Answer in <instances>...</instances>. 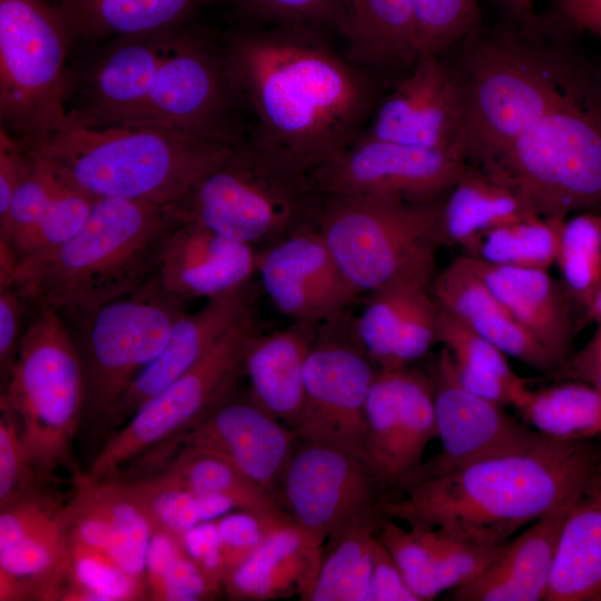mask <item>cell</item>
Returning a JSON list of instances; mask_svg holds the SVG:
<instances>
[{"mask_svg":"<svg viewBox=\"0 0 601 601\" xmlns=\"http://www.w3.org/2000/svg\"><path fill=\"white\" fill-rule=\"evenodd\" d=\"M230 79L252 112L249 135L312 173L353 142L371 118V75L307 26L277 24L224 40Z\"/></svg>","mask_w":601,"mask_h":601,"instance_id":"cell-1","label":"cell"},{"mask_svg":"<svg viewBox=\"0 0 601 601\" xmlns=\"http://www.w3.org/2000/svg\"><path fill=\"white\" fill-rule=\"evenodd\" d=\"M601 465V441L541 434L444 473L421 476L383 503L385 516L502 546L572 497Z\"/></svg>","mask_w":601,"mask_h":601,"instance_id":"cell-2","label":"cell"},{"mask_svg":"<svg viewBox=\"0 0 601 601\" xmlns=\"http://www.w3.org/2000/svg\"><path fill=\"white\" fill-rule=\"evenodd\" d=\"M515 21L484 36L479 29L451 47L454 60L444 59L460 93L469 161L475 165L499 156L582 73L554 40V20L532 14Z\"/></svg>","mask_w":601,"mask_h":601,"instance_id":"cell-3","label":"cell"},{"mask_svg":"<svg viewBox=\"0 0 601 601\" xmlns=\"http://www.w3.org/2000/svg\"><path fill=\"white\" fill-rule=\"evenodd\" d=\"M184 220L175 204L96 199L71 239L19 266L14 287L33 308L49 307L81 324L157 272L170 236Z\"/></svg>","mask_w":601,"mask_h":601,"instance_id":"cell-4","label":"cell"},{"mask_svg":"<svg viewBox=\"0 0 601 601\" xmlns=\"http://www.w3.org/2000/svg\"><path fill=\"white\" fill-rule=\"evenodd\" d=\"M231 147L175 127L105 121L68 110L48 139L28 148L95 199L178 205Z\"/></svg>","mask_w":601,"mask_h":601,"instance_id":"cell-5","label":"cell"},{"mask_svg":"<svg viewBox=\"0 0 601 601\" xmlns=\"http://www.w3.org/2000/svg\"><path fill=\"white\" fill-rule=\"evenodd\" d=\"M581 75L499 156L477 165L542 217L601 209V97Z\"/></svg>","mask_w":601,"mask_h":601,"instance_id":"cell-6","label":"cell"},{"mask_svg":"<svg viewBox=\"0 0 601 601\" xmlns=\"http://www.w3.org/2000/svg\"><path fill=\"white\" fill-rule=\"evenodd\" d=\"M322 204L311 173L248 134L178 207L186 220L254 247L317 226Z\"/></svg>","mask_w":601,"mask_h":601,"instance_id":"cell-7","label":"cell"},{"mask_svg":"<svg viewBox=\"0 0 601 601\" xmlns=\"http://www.w3.org/2000/svg\"><path fill=\"white\" fill-rule=\"evenodd\" d=\"M35 309L0 400L14 414L38 471L50 479L65 469L73 477L80 472L73 443L86 406L82 358L67 319L49 307Z\"/></svg>","mask_w":601,"mask_h":601,"instance_id":"cell-8","label":"cell"},{"mask_svg":"<svg viewBox=\"0 0 601 601\" xmlns=\"http://www.w3.org/2000/svg\"><path fill=\"white\" fill-rule=\"evenodd\" d=\"M444 198L410 203L325 197L317 229L359 294L405 278L432 285L436 253L446 245Z\"/></svg>","mask_w":601,"mask_h":601,"instance_id":"cell-9","label":"cell"},{"mask_svg":"<svg viewBox=\"0 0 601 601\" xmlns=\"http://www.w3.org/2000/svg\"><path fill=\"white\" fill-rule=\"evenodd\" d=\"M75 37L50 0H0L1 126L35 147L68 114Z\"/></svg>","mask_w":601,"mask_h":601,"instance_id":"cell-10","label":"cell"},{"mask_svg":"<svg viewBox=\"0 0 601 601\" xmlns=\"http://www.w3.org/2000/svg\"><path fill=\"white\" fill-rule=\"evenodd\" d=\"M186 299L168 292L157 272L135 290L96 311L80 325L86 377L85 413L101 432L128 388L165 348Z\"/></svg>","mask_w":601,"mask_h":601,"instance_id":"cell-11","label":"cell"},{"mask_svg":"<svg viewBox=\"0 0 601 601\" xmlns=\"http://www.w3.org/2000/svg\"><path fill=\"white\" fill-rule=\"evenodd\" d=\"M256 307L230 327L188 371L111 432L85 474L118 475L134 462L190 428L230 397L244 372L250 339L259 332Z\"/></svg>","mask_w":601,"mask_h":601,"instance_id":"cell-12","label":"cell"},{"mask_svg":"<svg viewBox=\"0 0 601 601\" xmlns=\"http://www.w3.org/2000/svg\"><path fill=\"white\" fill-rule=\"evenodd\" d=\"M188 21L173 27L137 124L175 127L234 146L250 127L229 76L224 41Z\"/></svg>","mask_w":601,"mask_h":601,"instance_id":"cell-13","label":"cell"},{"mask_svg":"<svg viewBox=\"0 0 601 601\" xmlns=\"http://www.w3.org/2000/svg\"><path fill=\"white\" fill-rule=\"evenodd\" d=\"M467 162L465 148H425L359 134L311 177L323 198L426 203L444 198Z\"/></svg>","mask_w":601,"mask_h":601,"instance_id":"cell-14","label":"cell"},{"mask_svg":"<svg viewBox=\"0 0 601 601\" xmlns=\"http://www.w3.org/2000/svg\"><path fill=\"white\" fill-rule=\"evenodd\" d=\"M387 494L372 467L346 451L299 441L287 465L282 503L324 549L348 530L380 523Z\"/></svg>","mask_w":601,"mask_h":601,"instance_id":"cell-15","label":"cell"},{"mask_svg":"<svg viewBox=\"0 0 601 601\" xmlns=\"http://www.w3.org/2000/svg\"><path fill=\"white\" fill-rule=\"evenodd\" d=\"M365 411L368 464L388 499L416 477L437 437L432 374L408 366L377 371Z\"/></svg>","mask_w":601,"mask_h":601,"instance_id":"cell-16","label":"cell"},{"mask_svg":"<svg viewBox=\"0 0 601 601\" xmlns=\"http://www.w3.org/2000/svg\"><path fill=\"white\" fill-rule=\"evenodd\" d=\"M376 372L357 344L316 339L305 363L306 400L293 430L297 439L368 463L365 408Z\"/></svg>","mask_w":601,"mask_h":601,"instance_id":"cell-17","label":"cell"},{"mask_svg":"<svg viewBox=\"0 0 601 601\" xmlns=\"http://www.w3.org/2000/svg\"><path fill=\"white\" fill-rule=\"evenodd\" d=\"M63 505L46 491L0 508V600H63L70 555Z\"/></svg>","mask_w":601,"mask_h":601,"instance_id":"cell-18","label":"cell"},{"mask_svg":"<svg viewBox=\"0 0 601 601\" xmlns=\"http://www.w3.org/2000/svg\"><path fill=\"white\" fill-rule=\"evenodd\" d=\"M297 443L292 428L254 401L231 395L179 436L142 456L140 463L154 470L181 447L207 449L234 462L283 506V480Z\"/></svg>","mask_w":601,"mask_h":601,"instance_id":"cell-19","label":"cell"},{"mask_svg":"<svg viewBox=\"0 0 601 601\" xmlns=\"http://www.w3.org/2000/svg\"><path fill=\"white\" fill-rule=\"evenodd\" d=\"M256 275L274 306L293 322L337 324L359 293L347 280L317 226L264 246Z\"/></svg>","mask_w":601,"mask_h":601,"instance_id":"cell-20","label":"cell"},{"mask_svg":"<svg viewBox=\"0 0 601 601\" xmlns=\"http://www.w3.org/2000/svg\"><path fill=\"white\" fill-rule=\"evenodd\" d=\"M363 135L425 148H465L460 93L442 55H422L375 107Z\"/></svg>","mask_w":601,"mask_h":601,"instance_id":"cell-21","label":"cell"},{"mask_svg":"<svg viewBox=\"0 0 601 601\" xmlns=\"http://www.w3.org/2000/svg\"><path fill=\"white\" fill-rule=\"evenodd\" d=\"M432 377L442 450L423 464L414 480L444 473L540 434L509 415L504 406L465 390L455 376L452 356L444 346L435 361Z\"/></svg>","mask_w":601,"mask_h":601,"instance_id":"cell-22","label":"cell"},{"mask_svg":"<svg viewBox=\"0 0 601 601\" xmlns=\"http://www.w3.org/2000/svg\"><path fill=\"white\" fill-rule=\"evenodd\" d=\"M73 482V495L62 510L68 535L108 553L146 583L154 525L139 493L126 480H92L81 471Z\"/></svg>","mask_w":601,"mask_h":601,"instance_id":"cell-23","label":"cell"},{"mask_svg":"<svg viewBox=\"0 0 601 601\" xmlns=\"http://www.w3.org/2000/svg\"><path fill=\"white\" fill-rule=\"evenodd\" d=\"M431 286L405 278L368 293L354 334L377 371L407 367L437 343L440 307Z\"/></svg>","mask_w":601,"mask_h":601,"instance_id":"cell-24","label":"cell"},{"mask_svg":"<svg viewBox=\"0 0 601 601\" xmlns=\"http://www.w3.org/2000/svg\"><path fill=\"white\" fill-rule=\"evenodd\" d=\"M257 290L250 280L207 298L196 312H186L175 324L162 352L132 382L119 403L108 435L142 404L196 364L238 321L255 308Z\"/></svg>","mask_w":601,"mask_h":601,"instance_id":"cell-25","label":"cell"},{"mask_svg":"<svg viewBox=\"0 0 601 601\" xmlns=\"http://www.w3.org/2000/svg\"><path fill=\"white\" fill-rule=\"evenodd\" d=\"M253 246L184 220L170 236L158 278L183 299L210 298L243 286L256 275Z\"/></svg>","mask_w":601,"mask_h":601,"instance_id":"cell-26","label":"cell"},{"mask_svg":"<svg viewBox=\"0 0 601 601\" xmlns=\"http://www.w3.org/2000/svg\"><path fill=\"white\" fill-rule=\"evenodd\" d=\"M377 538L388 550L420 601L433 600L480 575L502 546H487L436 528L401 526L385 516Z\"/></svg>","mask_w":601,"mask_h":601,"instance_id":"cell-27","label":"cell"},{"mask_svg":"<svg viewBox=\"0 0 601 601\" xmlns=\"http://www.w3.org/2000/svg\"><path fill=\"white\" fill-rule=\"evenodd\" d=\"M461 259L564 367L570 359L574 326L572 299L563 283L545 269L492 265L466 255Z\"/></svg>","mask_w":601,"mask_h":601,"instance_id":"cell-28","label":"cell"},{"mask_svg":"<svg viewBox=\"0 0 601 601\" xmlns=\"http://www.w3.org/2000/svg\"><path fill=\"white\" fill-rule=\"evenodd\" d=\"M578 492L509 541L480 575L453 589V599L544 601L560 530Z\"/></svg>","mask_w":601,"mask_h":601,"instance_id":"cell-29","label":"cell"},{"mask_svg":"<svg viewBox=\"0 0 601 601\" xmlns=\"http://www.w3.org/2000/svg\"><path fill=\"white\" fill-rule=\"evenodd\" d=\"M324 545L296 522L268 530L255 551L223 581L234 600H275L298 595L306 601Z\"/></svg>","mask_w":601,"mask_h":601,"instance_id":"cell-30","label":"cell"},{"mask_svg":"<svg viewBox=\"0 0 601 601\" xmlns=\"http://www.w3.org/2000/svg\"><path fill=\"white\" fill-rule=\"evenodd\" d=\"M432 294L440 307L490 341L506 356L542 372L560 368L461 257L435 275Z\"/></svg>","mask_w":601,"mask_h":601,"instance_id":"cell-31","label":"cell"},{"mask_svg":"<svg viewBox=\"0 0 601 601\" xmlns=\"http://www.w3.org/2000/svg\"><path fill=\"white\" fill-rule=\"evenodd\" d=\"M317 326L293 322L288 327L250 339L244 372L250 400L294 430L306 400L305 363L317 339Z\"/></svg>","mask_w":601,"mask_h":601,"instance_id":"cell-32","label":"cell"},{"mask_svg":"<svg viewBox=\"0 0 601 601\" xmlns=\"http://www.w3.org/2000/svg\"><path fill=\"white\" fill-rule=\"evenodd\" d=\"M334 23L357 66L408 71L420 57L415 0H339Z\"/></svg>","mask_w":601,"mask_h":601,"instance_id":"cell-33","label":"cell"},{"mask_svg":"<svg viewBox=\"0 0 601 601\" xmlns=\"http://www.w3.org/2000/svg\"><path fill=\"white\" fill-rule=\"evenodd\" d=\"M544 601H601V465L564 518Z\"/></svg>","mask_w":601,"mask_h":601,"instance_id":"cell-34","label":"cell"},{"mask_svg":"<svg viewBox=\"0 0 601 601\" xmlns=\"http://www.w3.org/2000/svg\"><path fill=\"white\" fill-rule=\"evenodd\" d=\"M148 475H157L195 494L226 497L236 509L256 515L268 529L295 522L276 500L234 462L207 449L181 447Z\"/></svg>","mask_w":601,"mask_h":601,"instance_id":"cell-35","label":"cell"},{"mask_svg":"<svg viewBox=\"0 0 601 601\" xmlns=\"http://www.w3.org/2000/svg\"><path fill=\"white\" fill-rule=\"evenodd\" d=\"M75 40L95 45L188 21L199 8L231 0H50Z\"/></svg>","mask_w":601,"mask_h":601,"instance_id":"cell-36","label":"cell"},{"mask_svg":"<svg viewBox=\"0 0 601 601\" xmlns=\"http://www.w3.org/2000/svg\"><path fill=\"white\" fill-rule=\"evenodd\" d=\"M437 343L450 352L455 376L469 392L515 408L529 394L531 388L512 370L506 355L442 307L439 311Z\"/></svg>","mask_w":601,"mask_h":601,"instance_id":"cell-37","label":"cell"},{"mask_svg":"<svg viewBox=\"0 0 601 601\" xmlns=\"http://www.w3.org/2000/svg\"><path fill=\"white\" fill-rule=\"evenodd\" d=\"M532 214L511 188L469 161L443 200L446 245H460L465 250L483 233Z\"/></svg>","mask_w":601,"mask_h":601,"instance_id":"cell-38","label":"cell"},{"mask_svg":"<svg viewBox=\"0 0 601 601\" xmlns=\"http://www.w3.org/2000/svg\"><path fill=\"white\" fill-rule=\"evenodd\" d=\"M516 410L530 427L545 437L601 439V390L583 381L531 390Z\"/></svg>","mask_w":601,"mask_h":601,"instance_id":"cell-39","label":"cell"},{"mask_svg":"<svg viewBox=\"0 0 601 601\" xmlns=\"http://www.w3.org/2000/svg\"><path fill=\"white\" fill-rule=\"evenodd\" d=\"M565 219L532 214L495 227L476 237L466 256L492 265L549 270L556 264Z\"/></svg>","mask_w":601,"mask_h":601,"instance_id":"cell-40","label":"cell"},{"mask_svg":"<svg viewBox=\"0 0 601 601\" xmlns=\"http://www.w3.org/2000/svg\"><path fill=\"white\" fill-rule=\"evenodd\" d=\"M381 522L353 528L324 549L306 601H366Z\"/></svg>","mask_w":601,"mask_h":601,"instance_id":"cell-41","label":"cell"},{"mask_svg":"<svg viewBox=\"0 0 601 601\" xmlns=\"http://www.w3.org/2000/svg\"><path fill=\"white\" fill-rule=\"evenodd\" d=\"M146 583L151 600H205L223 590L191 560L179 540L164 533L151 539Z\"/></svg>","mask_w":601,"mask_h":601,"instance_id":"cell-42","label":"cell"},{"mask_svg":"<svg viewBox=\"0 0 601 601\" xmlns=\"http://www.w3.org/2000/svg\"><path fill=\"white\" fill-rule=\"evenodd\" d=\"M556 264L572 302L584 309L601 285V214L580 211L565 219Z\"/></svg>","mask_w":601,"mask_h":601,"instance_id":"cell-43","label":"cell"},{"mask_svg":"<svg viewBox=\"0 0 601 601\" xmlns=\"http://www.w3.org/2000/svg\"><path fill=\"white\" fill-rule=\"evenodd\" d=\"M70 578L68 601H128L148 598L145 582L125 571L108 553L68 535Z\"/></svg>","mask_w":601,"mask_h":601,"instance_id":"cell-44","label":"cell"},{"mask_svg":"<svg viewBox=\"0 0 601 601\" xmlns=\"http://www.w3.org/2000/svg\"><path fill=\"white\" fill-rule=\"evenodd\" d=\"M95 200L66 183L36 221L11 238L2 239L10 245L19 266L39 259L66 244L80 230Z\"/></svg>","mask_w":601,"mask_h":601,"instance_id":"cell-45","label":"cell"},{"mask_svg":"<svg viewBox=\"0 0 601 601\" xmlns=\"http://www.w3.org/2000/svg\"><path fill=\"white\" fill-rule=\"evenodd\" d=\"M420 56L442 55L480 29L477 0H415Z\"/></svg>","mask_w":601,"mask_h":601,"instance_id":"cell-46","label":"cell"},{"mask_svg":"<svg viewBox=\"0 0 601 601\" xmlns=\"http://www.w3.org/2000/svg\"><path fill=\"white\" fill-rule=\"evenodd\" d=\"M48 480L33 464L14 414L0 400V508L42 491Z\"/></svg>","mask_w":601,"mask_h":601,"instance_id":"cell-47","label":"cell"},{"mask_svg":"<svg viewBox=\"0 0 601 601\" xmlns=\"http://www.w3.org/2000/svg\"><path fill=\"white\" fill-rule=\"evenodd\" d=\"M65 185L48 162L35 156L29 175L17 189L6 214L0 217V238L9 239L29 227Z\"/></svg>","mask_w":601,"mask_h":601,"instance_id":"cell-48","label":"cell"},{"mask_svg":"<svg viewBox=\"0 0 601 601\" xmlns=\"http://www.w3.org/2000/svg\"><path fill=\"white\" fill-rule=\"evenodd\" d=\"M245 16L283 26L334 22L339 0H231Z\"/></svg>","mask_w":601,"mask_h":601,"instance_id":"cell-49","label":"cell"},{"mask_svg":"<svg viewBox=\"0 0 601 601\" xmlns=\"http://www.w3.org/2000/svg\"><path fill=\"white\" fill-rule=\"evenodd\" d=\"M224 579L259 545L268 529L256 515L239 510L216 520Z\"/></svg>","mask_w":601,"mask_h":601,"instance_id":"cell-50","label":"cell"},{"mask_svg":"<svg viewBox=\"0 0 601 601\" xmlns=\"http://www.w3.org/2000/svg\"><path fill=\"white\" fill-rule=\"evenodd\" d=\"M30 305L14 287L0 288V377L6 384L14 364L27 324L24 313Z\"/></svg>","mask_w":601,"mask_h":601,"instance_id":"cell-51","label":"cell"},{"mask_svg":"<svg viewBox=\"0 0 601 601\" xmlns=\"http://www.w3.org/2000/svg\"><path fill=\"white\" fill-rule=\"evenodd\" d=\"M33 162L35 156L26 144L0 127V217L6 214Z\"/></svg>","mask_w":601,"mask_h":601,"instance_id":"cell-52","label":"cell"},{"mask_svg":"<svg viewBox=\"0 0 601 601\" xmlns=\"http://www.w3.org/2000/svg\"><path fill=\"white\" fill-rule=\"evenodd\" d=\"M366 601H420L378 538Z\"/></svg>","mask_w":601,"mask_h":601,"instance_id":"cell-53","label":"cell"},{"mask_svg":"<svg viewBox=\"0 0 601 601\" xmlns=\"http://www.w3.org/2000/svg\"><path fill=\"white\" fill-rule=\"evenodd\" d=\"M184 548L203 572L223 589V564L216 520L201 522L184 536Z\"/></svg>","mask_w":601,"mask_h":601,"instance_id":"cell-54","label":"cell"},{"mask_svg":"<svg viewBox=\"0 0 601 601\" xmlns=\"http://www.w3.org/2000/svg\"><path fill=\"white\" fill-rule=\"evenodd\" d=\"M560 12L573 26L601 38V0H560Z\"/></svg>","mask_w":601,"mask_h":601,"instance_id":"cell-55","label":"cell"},{"mask_svg":"<svg viewBox=\"0 0 601 601\" xmlns=\"http://www.w3.org/2000/svg\"><path fill=\"white\" fill-rule=\"evenodd\" d=\"M19 260L10 245L0 238V288L14 286Z\"/></svg>","mask_w":601,"mask_h":601,"instance_id":"cell-56","label":"cell"},{"mask_svg":"<svg viewBox=\"0 0 601 601\" xmlns=\"http://www.w3.org/2000/svg\"><path fill=\"white\" fill-rule=\"evenodd\" d=\"M601 364V325L597 335L587 348L573 359H569L564 368L568 366Z\"/></svg>","mask_w":601,"mask_h":601,"instance_id":"cell-57","label":"cell"},{"mask_svg":"<svg viewBox=\"0 0 601 601\" xmlns=\"http://www.w3.org/2000/svg\"><path fill=\"white\" fill-rule=\"evenodd\" d=\"M573 376L601 390V364L568 366Z\"/></svg>","mask_w":601,"mask_h":601,"instance_id":"cell-58","label":"cell"},{"mask_svg":"<svg viewBox=\"0 0 601 601\" xmlns=\"http://www.w3.org/2000/svg\"><path fill=\"white\" fill-rule=\"evenodd\" d=\"M515 19L528 18L533 14L531 0H497Z\"/></svg>","mask_w":601,"mask_h":601,"instance_id":"cell-59","label":"cell"},{"mask_svg":"<svg viewBox=\"0 0 601 601\" xmlns=\"http://www.w3.org/2000/svg\"><path fill=\"white\" fill-rule=\"evenodd\" d=\"M585 311L588 318L593 319L601 325V285L594 293Z\"/></svg>","mask_w":601,"mask_h":601,"instance_id":"cell-60","label":"cell"}]
</instances>
